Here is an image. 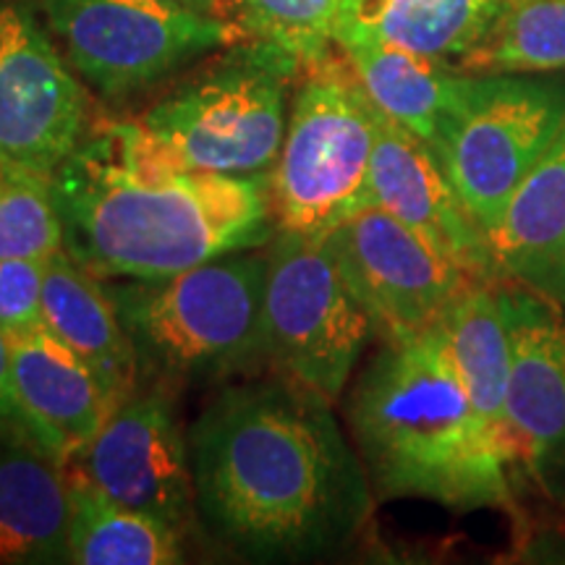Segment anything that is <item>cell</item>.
<instances>
[{"instance_id":"cell-20","label":"cell","mask_w":565,"mask_h":565,"mask_svg":"<svg viewBox=\"0 0 565 565\" xmlns=\"http://www.w3.org/2000/svg\"><path fill=\"white\" fill-rule=\"evenodd\" d=\"M487 238L494 280L540 291L565 238V116Z\"/></svg>"},{"instance_id":"cell-6","label":"cell","mask_w":565,"mask_h":565,"mask_svg":"<svg viewBox=\"0 0 565 565\" xmlns=\"http://www.w3.org/2000/svg\"><path fill=\"white\" fill-rule=\"evenodd\" d=\"M303 71L270 175L273 210L278 228L324 236L370 207L380 110L345 58L330 53Z\"/></svg>"},{"instance_id":"cell-8","label":"cell","mask_w":565,"mask_h":565,"mask_svg":"<svg viewBox=\"0 0 565 565\" xmlns=\"http://www.w3.org/2000/svg\"><path fill=\"white\" fill-rule=\"evenodd\" d=\"M68 66L108 100L160 84L217 47L246 38L217 13L168 0H32Z\"/></svg>"},{"instance_id":"cell-4","label":"cell","mask_w":565,"mask_h":565,"mask_svg":"<svg viewBox=\"0 0 565 565\" xmlns=\"http://www.w3.org/2000/svg\"><path fill=\"white\" fill-rule=\"evenodd\" d=\"M267 249H242L154 280H105L141 383L189 387L249 377L265 364Z\"/></svg>"},{"instance_id":"cell-14","label":"cell","mask_w":565,"mask_h":565,"mask_svg":"<svg viewBox=\"0 0 565 565\" xmlns=\"http://www.w3.org/2000/svg\"><path fill=\"white\" fill-rule=\"evenodd\" d=\"M370 204L391 212L471 280H494L487 231L479 225L427 141L377 113Z\"/></svg>"},{"instance_id":"cell-27","label":"cell","mask_w":565,"mask_h":565,"mask_svg":"<svg viewBox=\"0 0 565 565\" xmlns=\"http://www.w3.org/2000/svg\"><path fill=\"white\" fill-rule=\"evenodd\" d=\"M536 296L547 299L557 309V312L565 317V238H563L561 249H557L553 265H550V270L545 275V280H542Z\"/></svg>"},{"instance_id":"cell-21","label":"cell","mask_w":565,"mask_h":565,"mask_svg":"<svg viewBox=\"0 0 565 565\" xmlns=\"http://www.w3.org/2000/svg\"><path fill=\"white\" fill-rule=\"evenodd\" d=\"M500 6L503 0H345L338 34H370L461 68Z\"/></svg>"},{"instance_id":"cell-22","label":"cell","mask_w":565,"mask_h":565,"mask_svg":"<svg viewBox=\"0 0 565 565\" xmlns=\"http://www.w3.org/2000/svg\"><path fill=\"white\" fill-rule=\"evenodd\" d=\"M68 563L175 565L186 561L183 534L166 521L126 508L68 469Z\"/></svg>"},{"instance_id":"cell-15","label":"cell","mask_w":565,"mask_h":565,"mask_svg":"<svg viewBox=\"0 0 565 565\" xmlns=\"http://www.w3.org/2000/svg\"><path fill=\"white\" fill-rule=\"evenodd\" d=\"M68 463L19 416H0V563H68Z\"/></svg>"},{"instance_id":"cell-7","label":"cell","mask_w":565,"mask_h":565,"mask_svg":"<svg viewBox=\"0 0 565 565\" xmlns=\"http://www.w3.org/2000/svg\"><path fill=\"white\" fill-rule=\"evenodd\" d=\"M374 335L364 303L330 249L328 233L275 231L267 244V370L338 404Z\"/></svg>"},{"instance_id":"cell-12","label":"cell","mask_w":565,"mask_h":565,"mask_svg":"<svg viewBox=\"0 0 565 565\" xmlns=\"http://www.w3.org/2000/svg\"><path fill=\"white\" fill-rule=\"evenodd\" d=\"M328 244L380 341H401L429 330L448 303L477 282L374 204L335 225Z\"/></svg>"},{"instance_id":"cell-29","label":"cell","mask_w":565,"mask_h":565,"mask_svg":"<svg viewBox=\"0 0 565 565\" xmlns=\"http://www.w3.org/2000/svg\"><path fill=\"white\" fill-rule=\"evenodd\" d=\"M168 3H175V6H181V9H192V11H202V13H215L221 0H168Z\"/></svg>"},{"instance_id":"cell-11","label":"cell","mask_w":565,"mask_h":565,"mask_svg":"<svg viewBox=\"0 0 565 565\" xmlns=\"http://www.w3.org/2000/svg\"><path fill=\"white\" fill-rule=\"evenodd\" d=\"M68 469L116 503L154 515L183 536L196 529L189 445L175 422L171 387L141 383L118 401Z\"/></svg>"},{"instance_id":"cell-30","label":"cell","mask_w":565,"mask_h":565,"mask_svg":"<svg viewBox=\"0 0 565 565\" xmlns=\"http://www.w3.org/2000/svg\"><path fill=\"white\" fill-rule=\"evenodd\" d=\"M3 3H32V0H0V6Z\"/></svg>"},{"instance_id":"cell-17","label":"cell","mask_w":565,"mask_h":565,"mask_svg":"<svg viewBox=\"0 0 565 565\" xmlns=\"http://www.w3.org/2000/svg\"><path fill=\"white\" fill-rule=\"evenodd\" d=\"M335 47L349 61L374 108L435 145L469 103L477 74L370 34L341 32Z\"/></svg>"},{"instance_id":"cell-3","label":"cell","mask_w":565,"mask_h":565,"mask_svg":"<svg viewBox=\"0 0 565 565\" xmlns=\"http://www.w3.org/2000/svg\"><path fill=\"white\" fill-rule=\"evenodd\" d=\"M374 498L519 511L513 458L471 404L440 328L383 341L345 404Z\"/></svg>"},{"instance_id":"cell-26","label":"cell","mask_w":565,"mask_h":565,"mask_svg":"<svg viewBox=\"0 0 565 565\" xmlns=\"http://www.w3.org/2000/svg\"><path fill=\"white\" fill-rule=\"evenodd\" d=\"M42 282L45 263L40 259H0V330L6 338L42 328Z\"/></svg>"},{"instance_id":"cell-25","label":"cell","mask_w":565,"mask_h":565,"mask_svg":"<svg viewBox=\"0 0 565 565\" xmlns=\"http://www.w3.org/2000/svg\"><path fill=\"white\" fill-rule=\"evenodd\" d=\"M63 249V221L53 181L0 171V259L47 263Z\"/></svg>"},{"instance_id":"cell-19","label":"cell","mask_w":565,"mask_h":565,"mask_svg":"<svg viewBox=\"0 0 565 565\" xmlns=\"http://www.w3.org/2000/svg\"><path fill=\"white\" fill-rule=\"evenodd\" d=\"M437 328L471 404L513 458L511 424H508V385H511L508 286L500 280L471 282L448 303L437 320Z\"/></svg>"},{"instance_id":"cell-2","label":"cell","mask_w":565,"mask_h":565,"mask_svg":"<svg viewBox=\"0 0 565 565\" xmlns=\"http://www.w3.org/2000/svg\"><path fill=\"white\" fill-rule=\"evenodd\" d=\"M63 249L100 280H154L278 231L270 179L196 171L139 121H92L53 175Z\"/></svg>"},{"instance_id":"cell-23","label":"cell","mask_w":565,"mask_h":565,"mask_svg":"<svg viewBox=\"0 0 565 565\" xmlns=\"http://www.w3.org/2000/svg\"><path fill=\"white\" fill-rule=\"evenodd\" d=\"M469 74L565 71V0H503L479 47L461 63Z\"/></svg>"},{"instance_id":"cell-16","label":"cell","mask_w":565,"mask_h":565,"mask_svg":"<svg viewBox=\"0 0 565 565\" xmlns=\"http://www.w3.org/2000/svg\"><path fill=\"white\" fill-rule=\"evenodd\" d=\"M19 416L55 456L71 461L103 427L113 398L95 372L45 328L9 338Z\"/></svg>"},{"instance_id":"cell-5","label":"cell","mask_w":565,"mask_h":565,"mask_svg":"<svg viewBox=\"0 0 565 565\" xmlns=\"http://www.w3.org/2000/svg\"><path fill=\"white\" fill-rule=\"evenodd\" d=\"M299 71L301 63L278 47L236 42L221 58L158 97L137 121L160 147L196 171L270 179Z\"/></svg>"},{"instance_id":"cell-13","label":"cell","mask_w":565,"mask_h":565,"mask_svg":"<svg viewBox=\"0 0 565 565\" xmlns=\"http://www.w3.org/2000/svg\"><path fill=\"white\" fill-rule=\"evenodd\" d=\"M511 307V424L521 498L565 513V317L542 296L505 282Z\"/></svg>"},{"instance_id":"cell-28","label":"cell","mask_w":565,"mask_h":565,"mask_svg":"<svg viewBox=\"0 0 565 565\" xmlns=\"http://www.w3.org/2000/svg\"><path fill=\"white\" fill-rule=\"evenodd\" d=\"M0 416H19L17 393H13V380H11L9 338H6L3 330H0Z\"/></svg>"},{"instance_id":"cell-9","label":"cell","mask_w":565,"mask_h":565,"mask_svg":"<svg viewBox=\"0 0 565 565\" xmlns=\"http://www.w3.org/2000/svg\"><path fill=\"white\" fill-rule=\"evenodd\" d=\"M565 116V82L477 74L469 103L435 145L469 215L490 233Z\"/></svg>"},{"instance_id":"cell-1","label":"cell","mask_w":565,"mask_h":565,"mask_svg":"<svg viewBox=\"0 0 565 565\" xmlns=\"http://www.w3.org/2000/svg\"><path fill=\"white\" fill-rule=\"evenodd\" d=\"M333 406L275 372L223 383L186 429L196 532L246 563L322 561L353 545L374 490Z\"/></svg>"},{"instance_id":"cell-24","label":"cell","mask_w":565,"mask_h":565,"mask_svg":"<svg viewBox=\"0 0 565 565\" xmlns=\"http://www.w3.org/2000/svg\"><path fill=\"white\" fill-rule=\"evenodd\" d=\"M246 40L294 55L303 68L333 53L345 0H225Z\"/></svg>"},{"instance_id":"cell-18","label":"cell","mask_w":565,"mask_h":565,"mask_svg":"<svg viewBox=\"0 0 565 565\" xmlns=\"http://www.w3.org/2000/svg\"><path fill=\"white\" fill-rule=\"evenodd\" d=\"M42 328L100 377L113 404L141 385L137 353L105 280L74 263L66 249L45 263Z\"/></svg>"},{"instance_id":"cell-10","label":"cell","mask_w":565,"mask_h":565,"mask_svg":"<svg viewBox=\"0 0 565 565\" xmlns=\"http://www.w3.org/2000/svg\"><path fill=\"white\" fill-rule=\"evenodd\" d=\"M89 126L87 89L38 11L0 6V171L53 181Z\"/></svg>"}]
</instances>
